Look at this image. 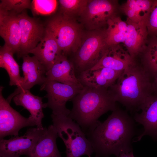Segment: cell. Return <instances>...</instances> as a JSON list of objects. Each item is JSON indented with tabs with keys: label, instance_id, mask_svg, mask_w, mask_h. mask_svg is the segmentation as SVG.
Returning <instances> with one entry per match:
<instances>
[{
	"label": "cell",
	"instance_id": "16",
	"mask_svg": "<svg viewBox=\"0 0 157 157\" xmlns=\"http://www.w3.org/2000/svg\"><path fill=\"white\" fill-rule=\"evenodd\" d=\"M123 71L106 67L89 69L79 74L77 78L84 86L108 89L116 82Z\"/></svg>",
	"mask_w": 157,
	"mask_h": 157
},
{
	"label": "cell",
	"instance_id": "11",
	"mask_svg": "<svg viewBox=\"0 0 157 157\" xmlns=\"http://www.w3.org/2000/svg\"><path fill=\"white\" fill-rule=\"evenodd\" d=\"M17 17L21 31L20 45L17 53L19 58L28 54L37 46L44 36L46 27L38 19L29 16L26 10Z\"/></svg>",
	"mask_w": 157,
	"mask_h": 157
},
{
	"label": "cell",
	"instance_id": "10",
	"mask_svg": "<svg viewBox=\"0 0 157 157\" xmlns=\"http://www.w3.org/2000/svg\"><path fill=\"white\" fill-rule=\"evenodd\" d=\"M0 88V138L8 135L18 136L19 131L28 126H36L37 124L29 117H25L13 108L3 97Z\"/></svg>",
	"mask_w": 157,
	"mask_h": 157
},
{
	"label": "cell",
	"instance_id": "20",
	"mask_svg": "<svg viewBox=\"0 0 157 157\" xmlns=\"http://www.w3.org/2000/svg\"><path fill=\"white\" fill-rule=\"evenodd\" d=\"M58 137L57 130L53 124L45 128L29 157H62L56 144Z\"/></svg>",
	"mask_w": 157,
	"mask_h": 157
},
{
	"label": "cell",
	"instance_id": "30",
	"mask_svg": "<svg viewBox=\"0 0 157 157\" xmlns=\"http://www.w3.org/2000/svg\"><path fill=\"white\" fill-rule=\"evenodd\" d=\"M152 87L153 94L157 95V74L153 80Z\"/></svg>",
	"mask_w": 157,
	"mask_h": 157
},
{
	"label": "cell",
	"instance_id": "2",
	"mask_svg": "<svg viewBox=\"0 0 157 157\" xmlns=\"http://www.w3.org/2000/svg\"><path fill=\"white\" fill-rule=\"evenodd\" d=\"M73 107L68 116L79 126L86 136L101 122L98 119L118 107L108 89L84 86L72 99Z\"/></svg>",
	"mask_w": 157,
	"mask_h": 157
},
{
	"label": "cell",
	"instance_id": "6",
	"mask_svg": "<svg viewBox=\"0 0 157 157\" xmlns=\"http://www.w3.org/2000/svg\"><path fill=\"white\" fill-rule=\"evenodd\" d=\"M46 29L54 38L62 54L66 56L70 51L74 53L77 51L83 33L75 19L59 14L48 21Z\"/></svg>",
	"mask_w": 157,
	"mask_h": 157
},
{
	"label": "cell",
	"instance_id": "27",
	"mask_svg": "<svg viewBox=\"0 0 157 157\" xmlns=\"http://www.w3.org/2000/svg\"><path fill=\"white\" fill-rule=\"evenodd\" d=\"M58 5L55 0H33L31 9L34 16L48 15L55 12Z\"/></svg>",
	"mask_w": 157,
	"mask_h": 157
},
{
	"label": "cell",
	"instance_id": "29",
	"mask_svg": "<svg viewBox=\"0 0 157 157\" xmlns=\"http://www.w3.org/2000/svg\"><path fill=\"white\" fill-rule=\"evenodd\" d=\"M146 24L148 36L157 37V0H153Z\"/></svg>",
	"mask_w": 157,
	"mask_h": 157
},
{
	"label": "cell",
	"instance_id": "18",
	"mask_svg": "<svg viewBox=\"0 0 157 157\" xmlns=\"http://www.w3.org/2000/svg\"><path fill=\"white\" fill-rule=\"evenodd\" d=\"M34 55L48 70L62 54L53 37L46 29L43 38L37 46L28 53Z\"/></svg>",
	"mask_w": 157,
	"mask_h": 157
},
{
	"label": "cell",
	"instance_id": "1",
	"mask_svg": "<svg viewBox=\"0 0 157 157\" xmlns=\"http://www.w3.org/2000/svg\"><path fill=\"white\" fill-rule=\"evenodd\" d=\"M135 120L127 111L117 108L86 137L96 156L118 157L123 152L133 151L131 143L136 134Z\"/></svg>",
	"mask_w": 157,
	"mask_h": 157
},
{
	"label": "cell",
	"instance_id": "31",
	"mask_svg": "<svg viewBox=\"0 0 157 157\" xmlns=\"http://www.w3.org/2000/svg\"><path fill=\"white\" fill-rule=\"evenodd\" d=\"M118 157H135L133 154V151L129 152H123L121 153Z\"/></svg>",
	"mask_w": 157,
	"mask_h": 157
},
{
	"label": "cell",
	"instance_id": "5",
	"mask_svg": "<svg viewBox=\"0 0 157 157\" xmlns=\"http://www.w3.org/2000/svg\"><path fill=\"white\" fill-rule=\"evenodd\" d=\"M106 29L82 33L72 63L76 73L79 74L91 69L100 60L107 46Z\"/></svg>",
	"mask_w": 157,
	"mask_h": 157
},
{
	"label": "cell",
	"instance_id": "3",
	"mask_svg": "<svg viewBox=\"0 0 157 157\" xmlns=\"http://www.w3.org/2000/svg\"><path fill=\"white\" fill-rule=\"evenodd\" d=\"M152 80L138 60L123 70L108 89L115 101L131 112H138L147 98L153 94Z\"/></svg>",
	"mask_w": 157,
	"mask_h": 157
},
{
	"label": "cell",
	"instance_id": "32",
	"mask_svg": "<svg viewBox=\"0 0 157 157\" xmlns=\"http://www.w3.org/2000/svg\"><path fill=\"white\" fill-rule=\"evenodd\" d=\"M88 157H91V156H88ZM95 157H97L95 156Z\"/></svg>",
	"mask_w": 157,
	"mask_h": 157
},
{
	"label": "cell",
	"instance_id": "25",
	"mask_svg": "<svg viewBox=\"0 0 157 157\" xmlns=\"http://www.w3.org/2000/svg\"><path fill=\"white\" fill-rule=\"evenodd\" d=\"M127 30L126 21L122 20L118 15L110 19L106 29V42L108 45L124 43Z\"/></svg>",
	"mask_w": 157,
	"mask_h": 157
},
{
	"label": "cell",
	"instance_id": "13",
	"mask_svg": "<svg viewBox=\"0 0 157 157\" xmlns=\"http://www.w3.org/2000/svg\"><path fill=\"white\" fill-rule=\"evenodd\" d=\"M140 113H136L133 117L135 121L143 127V131L133 142L140 140L145 135L157 140V95L152 94L146 99L141 107Z\"/></svg>",
	"mask_w": 157,
	"mask_h": 157
},
{
	"label": "cell",
	"instance_id": "4",
	"mask_svg": "<svg viewBox=\"0 0 157 157\" xmlns=\"http://www.w3.org/2000/svg\"><path fill=\"white\" fill-rule=\"evenodd\" d=\"M53 125L56 128L58 137L66 148L65 157L88 156L94 152L92 147L79 126L68 116L51 114Z\"/></svg>",
	"mask_w": 157,
	"mask_h": 157
},
{
	"label": "cell",
	"instance_id": "8",
	"mask_svg": "<svg viewBox=\"0 0 157 157\" xmlns=\"http://www.w3.org/2000/svg\"><path fill=\"white\" fill-rule=\"evenodd\" d=\"M119 6L117 0H89L80 20L90 31L106 29L108 20L118 15Z\"/></svg>",
	"mask_w": 157,
	"mask_h": 157
},
{
	"label": "cell",
	"instance_id": "33",
	"mask_svg": "<svg viewBox=\"0 0 157 157\" xmlns=\"http://www.w3.org/2000/svg\"><path fill=\"white\" fill-rule=\"evenodd\" d=\"M0 157H3L2 156H0Z\"/></svg>",
	"mask_w": 157,
	"mask_h": 157
},
{
	"label": "cell",
	"instance_id": "23",
	"mask_svg": "<svg viewBox=\"0 0 157 157\" xmlns=\"http://www.w3.org/2000/svg\"><path fill=\"white\" fill-rule=\"evenodd\" d=\"M14 52L5 45L0 47V67L5 69L10 78V86H18L22 77L20 73L19 66L13 57Z\"/></svg>",
	"mask_w": 157,
	"mask_h": 157
},
{
	"label": "cell",
	"instance_id": "12",
	"mask_svg": "<svg viewBox=\"0 0 157 157\" xmlns=\"http://www.w3.org/2000/svg\"><path fill=\"white\" fill-rule=\"evenodd\" d=\"M22 57L23 60L22 69L23 76L20 84L6 99L10 104L16 95L23 91L30 90L36 85L41 86L46 81L47 71L35 56L31 57L27 54Z\"/></svg>",
	"mask_w": 157,
	"mask_h": 157
},
{
	"label": "cell",
	"instance_id": "19",
	"mask_svg": "<svg viewBox=\"0 0 157 157\" xmlns=\"http://www.w3.org/2000/svg\"><path fill=\"white\" fill-rule=\"evenodd\" d=\"M46 77L45 82L55 81L69 85L81 83L76 76L73 63L63 54L47 71Z\"/></svg>",
	"mask_w": 157,
	"mask_h": 157
},
{
	"label": "cell",
	"instance_id": "14",
	"mask_svg": "<svg viewBox=\"0 0 157 157\" xmlns=\"http://www.w3.org/2000/svg\"><path fill=\"white\" fill-rule=\"evenodd\" d=\"M121 44L108 45L98 63L90 69L106 67L117 71H123L135 60L124 45Z\"/></svg>",
	"mask_w": 157,
	"mask_h": 157
},
{
	"label": "cell",
	"instance_id": "26",
	"mask_svg": "<svg viewBox=\"0 0 157 157\" xmlns=\"http://www.w3.org/2000/svg\"><path fill=\"white\" fill-rule=\"evenodd\" d=\"M88 0H60V14L68 18L80 17L85 10Z\"/></svg>",
	"mask_w": 157,
	"mask_h": 157
},
{
	"label": "cell",
	"instance_id": "22",
	"mask_svg": "<svg viewBox=\"0 0 157 157\" xmlns=\"http://www.w3.org/2000/svg\"><path fill=\"white\" fill-rule=\"evenodd\" d=\"M153 2V0H128L120 6L119 11L134 23L146 22Z\"/></svg>",
	"mask_w": 157,
	"mask_h": 157
},
{
	"label": "cell",
	"instance_id": "28",
	"mask_svg": "<svg viewBox=\"0 0 157 157\" xmlns=\"http://www.w3.org/2000/svg\"><path fill=\"white\" fill-rule=\"evenodd\" d=\"M31 1L29 0H1L0 10L18 15L26 9H30Z\"/></svg>",
	"mask_w": 157,
	"mask_h": 157
},
{
	"label": "cell",
	"instance_id": "15",
	"mask_svg": "<svg viewBox=\"0 0 157 157\" xmlns=\"http://www.w3.org/2000/svg\"><path fill=\"white\" fill-rule=\"evenodd\" d=\"M126 22L127 30L123 45L135 60L139 58L143 51L148 37L146 24L145 22L135 23L127 18Z\"/></svg>",
	"mask_w": 157,
	"mask_h": 157
},
{
	"label": "cell",
	"instance_id": "21",
	"mask_svg": "<svg viewBox=\"0 0 157 157\" xmlns=\"http://www.w3.org/2000/svg\"><path fill=\"white\" fill-rule=\"evenodd\" d=\"M13 100L17 106H22L30 113L29 117L35 122L37 127L42 128V119L44 117L42 97L35 96L30 90H26L15 96Z\"/></svg>",
	"mask_w": 157,
	"mask_h": 157
},
{
	"label": "cell",
	"instance_id": "7",
	"mask_svg": "<svg viewBox=\"0 0 157 157\" xmlns=\"http://www.w3.org/2000/svg\"><path fill=\"white\" fill-rule=\"evenodd\" d=\"M84 87L81 83L69 85L55 81H46L40 89L47 93L44 97L48 101L44 103V108H50L51 114L54 115L68 116L70 110L66 107L67 102L80 92Z\"/></svg>",
	"mask_w": 157,
	"mask_h": 157
},
{
	"label": "cell",
	"instance_id": "9",
	"mask_svg": "<svg viewBox=\"0 0 157 157\" xmlns=\"http://www.w3.org/2000/svg\"><path fill=\"white\" fill-rule=\"evenodd\" d=\"M45 128H31L23 136L0 140V156L3 157H29L35 145Z\"/></svg>",
	"mask_w": 157,
	"mask_h": 157
},
{
	"label": "cell",
	"instance_id": "24",
	"mask_svg": "<svg viewBox=\"0 0 157 157\" xmlns=\"http://www.w3.org/2000/svg\"><path fill=\"white\" fill-rule=\"evenodd\" d=\"M138 60L153 81L157 74V37L148 36L145 47Z\"/></svg>",
	"mask_w": 157,
	"mask_h": 157
},
{
	"label": "cell",
	"instance_id": "17",
	"mask_svg": "<svg viewBox=\"0 0 157 157\" xmlns=\"http://www.w3.org/2000/svg\"><path fill=\"white\" fill-rule=\"evenodd\" d=\"M17 15L0 10V35L14 53L19 52L21 38Z\"/></svg>",
	"mask_w": 157,
	"mask_h": 157
}]
</instances>
